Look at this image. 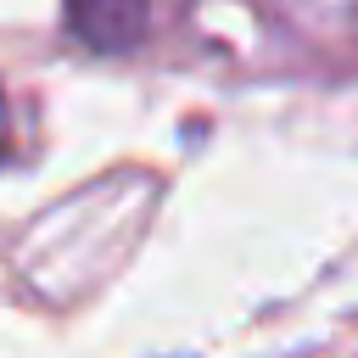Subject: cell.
<instances>
[{
    "mask_svg": "<svg viewBox=\"0 0 358 358\" xmlns=\"http://www.w3.org/2000/svg\"><path fill=\"white\" fill-rule=\"evenodd\" d=\"M151 0H67V28L90 50H134L145 39Z\"/></svg>",
    "mask_w": 358,
    "mask_h": 358,
    "instance_id": "cell-1",
    "label": "cell"
},
{
    "mask_svg": "<svg viewBox=\"0 0 358 358\" xmlns=\"http://www.w3.org/2000/svg\"><path fill=\"white\" fill-rule=\"evenodd\" d=\"M6 140H11V117H6V95H0V157H6Z\"/></svg>",
    "mask_w": 358,
    "mask_h": 358,
    "instance_id": "cell-2",
    "label": "cell"
}]
</instances>
